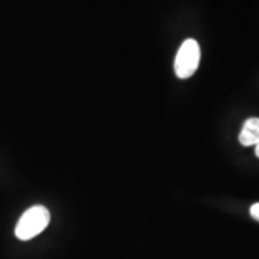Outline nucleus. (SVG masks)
Returning <instances> with one entry per match:
<instances>
[{"label":"nucleus","mask_w":259,"mask_h":259,"mask_svg":"<svg viewBox=\"0 0 259 259\" xmlns=\"http://www.w3.org/2000/svg\"><path fill=\"white\" fill-rule=\"evenodd\" d=\"M51 222V213L46 206L35 205L25 210L18 220L15 234L19 240H30L47 228Z\"/></svg>","instance_id":"1"},{"label":"nucleus","mask_w":259,"mask_h":259,"mask_svg":"<svg viewBox=\"0 0 259 259\" xmlns=\"http://www.w3.org/2000/svg\"><path fill=\"white\" fill-rule=\"evenodd\" d=\"M200 48L194 38H187L183 42L174 61V70L181 79L193 76L199 66Z\"/></svg>","instance_id":"2"},{"label":"nucleus","mask_w":259,"mask_h":259,"mask_svg":"<svg viewBox=\"0 0 259 259\" xmlns=\"http://www.w3.org/2000/svg\"><path fill=\"white\" fill-rule=\"evenodd\" d=\"M239 142L244 147H252L259 143V118H250L242 126Z\"/></svg>","instance_id":"3"},{"label":"nucleus","mask_w":259,"mask_h":259,"mask_svg":"<svg viewBox=\"0 0 259 259\" xmlns=\"http://www.w3.org/2000/svg\"><path fill=\"white\" fill-rule=\"evenodd\" d=\"M250 213H251L252 218H253L254 220H257V221L259 222V203H255L251 206Z\"/></svg>","instance_id":"4"},{"label":"nucleus","mask_w":259,"mask_h":259,"mask_svg":"<svg viewBox=\"0 0 259 259\" xmlns=\"http://www.w3.org/2000/svg\"><path fill=\"white\" fill-rule=\"evenodd\" d=\"M255 156L259 158V143L255 145Z\"/></svg>","instance_id":"5"}]
</instances>
